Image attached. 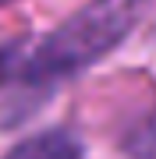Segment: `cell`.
<instances>
[{"label": "cell", "instance_id": "cell-4", "mask_svg": "<svg viewBox=\"0 0 156 159\" xmlns=\"http://www.w3.org/2000/svg\"><path fill=\"white\" fill-rule=\"evenodd\" d=\"M18 60H21V43H0V89L11 85Z\"/></svg>", "mask_w": 156, "mask_h": 159}, {"label": "cell", "instance_id": "cell-1", "mask_svg": "<svg viewBox=\"0 0 156 159\" xmlns=\"http://www.w3.org/2000/svg\"><path fill=\"white\" fill-rule=\"evenodd\" d=\"M135 21H139V0H92L89 7L75 11L64 25L43 35L29 53H21L11 78L18 99L35 102L68 78L92 67L131 32Z\"/></svg>", "mask_w": 156, "mask_h": 159}, {"label": "cell", "instance_id": "cell-2", "mask_svg": "<svg viewBox=\"0 0 156 159\" xmlns=\"http://www.w3.org/2000/svg\"><path fill=\"white\" fill-rule=\"evenodd\" d=\"M0 159H82V145L68 131H46V134H32L18 142Z\"/></svg>", "mask_w": 156, "mask_h": 159}, {"label": "cell", "instance_id": "cell-3", "mask_svg": "<svg viewBox=\"0 0 156 159\" xmlns=\"http://www.w3.org/2000/svg\"><path fill=\"white\" fill-rule=\"evenodd\" d=\"M121 148H124L131 159H156V106L124 131Z\"/></svg>", "mask_w": 156, "mask_h": 159}, {"label": "cell", "instance_id": "cell-5", "mask_svg": "<svg viewBox=\"0 0 156 159\" xmlns=\"http://www.w3.org/2000/svg\"><path fill=\"white\" fill-rule=\"evenodd\" d=\"M0 4H7V0H0Z\"/></svg>", "mask_w": 156, "mask_h": 159}]
</instances>
